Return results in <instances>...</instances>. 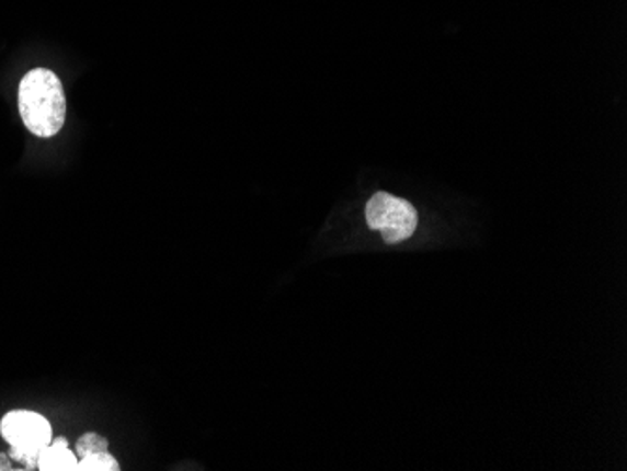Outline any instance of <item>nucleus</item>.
<instances>
[{
	"instance_id": "7ed1b4c3",
	"label": "nucleus",
	"mask_w": 627,
	"mask_h": 471,
	"mask_svg": "<svg viewBox=\"0 0 627 471\" xmlns=\"http://www.w3.org/2000/svg\"><path fill=\"white\" fill-rule=\"evenodd\" d=\"M366 222L371 230L381 231L384 241L395 244L404 241L415 231L418 212L404 199L379 192L366 204Z\"/></svg>"
},
{
	"instance_id": "423d86ee",
	"label": "nucleus",
	"mask_w": 627,
	"mask_h": 471,
	"mask_svg": "<svg viewBox=\"0 0 627 471\" xmlns=\"http://www.w3.org/2000/svg\"><path fill=\"white\" fill-rule=\"evenodd\" d=\"M107 451V439L102 438L100 434L87 433L78 439L76 444V455H79L81 459L87 457V455H94V452Z\"/></svg>"
},
{
	"instance_id": "39448f33",
	"label": "nucleus",
	"mask_w": 627,
	"mask_h": 471,
	"mask_svg": "<svg viewBox=\"0 0 627 471\" xmlns=\"http://www.w3.org/2000/svg\"><path fill=\"white\" fill-rule=\"evenodd\" d=\"M117 460L113 459L110 452H94V455H87L83 459L78 460V468L76 471H118Z\"/></svg>"
},
{
	"instance_id": "0eeeda50",
	"label": "nucleus",
	"mask_w": 627,
	"mask_h": 471,
	"mask_svg": "<svg viewBox=\"0 0 627 471\" xmlns=\"http://www.w3.org/2000/svg\"><path fill=\"white\" fill-rule=\"evenodd\" d=\"M0 470L2 471L15 470V468H13L12 466V460H10V457H7L4 452H0Z\"/></svg>"
},
{
	"instance_id": "f257e3e1",
	"label": "nucleus",
	"mask_w": 627,
	"mask_h": 471,
	"mask_svg": "<svg viewBox=\"0 0 627 471\" xmlns=\"http://www.w3.org/2000/svg\"><path fill=\"white\" fill-rule=\"evenodd\" d=\"M18 102L23 125L34 136L53 138L65 126V89L52 70L34 68L26 73L21 79Z\"/></svg>"
},
{
	"instance_id": "f03ea898",
	"label": "nucleus",
	"mask_w": 627,
	"mask_h": 471,
	"mask_svg": "<svg viewBox=\"0 0 627 471\" xmlns=\"http://www.w3.org/2000/svg\"><path fill=\"white\" fill-rule=\"evenodd\" d=\"M0 433L10 446V459L25 466L26 470L38 468L39 452L52 444V425L36 412L13 410L0 421Z\"/></svg>"
},
{
	"instance_id": "20e7f679",
	"label": "nucleus",
	"mask_w": 627,
	"mask_h": 471,
	"mask_svg": "<svg viewBox=\"0 0 627 471\" xmlns=\"http://www.w3.org/2000/svg\"><path fill=\"white\" fill-rule=\"evenodd\" d=\"M78 459L70 451L66 438H57L39 452L38 470L42 471H76Z\"/></svg>"
}]
</instances>
